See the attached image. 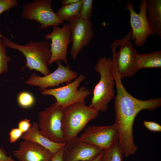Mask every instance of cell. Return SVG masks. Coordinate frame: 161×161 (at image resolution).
<instances>
[{"label":"cell","mask_w":161,"mask_h":161,"mask_svg":"<svg viewBox=\"0 0 161 161\" xmlns=\"http://www.w3.org/2000/svg\"><path fill=\"white\" fill-rule=\"evenodd\" d=\"M31 126L30 120L27 118L20 120L18 124V128L23 134L28 131Z\"/></svg>","instance_id":"484cf974"},{"label":"cell","mask_w":161,"mask_h":161,"mask_svg":"<svg viewBox=\"0 0 161 161\" xmlns=\"http://www.w3.org/2000/svg\"><path fill=\"white\" fill-rule=\"evenodd\" d=\"M79 137L83 142L104 151L111 148L118 142L119 135L114 123L109 126H89Z\"/></svg>","instance_id":"9c48e42d"},{"label":"cell","mask_w":161,"mask_h":161,"mask_svg":"<svg viewBox=\"0 0 161 161\" xmlns=\"http://www.w3.org/2000/svg\"><path fill=\"white\" fill-rule=\"evenodd\" d=\"M72 45L70 50L73 60L76 59L83 47L88 45L94 35L93 24L89 20L78 18L69 22Z\"/></svg>","instance_id":"7c38bea8"},{"label":"cell","mask_w":161,"mask_h":161,"mask_svg":"<svg viewBox=\"0 0 161 161\" xmlns=\"http://www.w3.org/2000/svg\"><path fill=\"white\" fill-rule=\"evenodd\" d=\"M132 32L130 30L126 36L121 40H118L120 47L119 51L116 52V47L111 46L113 53L112 58L115 68L120 78L134 75L139 70L137 66V53L133 47L131 41Z\"/></svg>","instance_id":"8992f818"},{"label":"cell","mask_w":161,"mask_h":161,"mask_svg":"<svg viewBox=\"0 0 161 161\" xmlns=\"http://www.w3.org/2000/svg\"><path fill=\"white\" fill-rule=\"evenodd\" d=\"M143 123L145 127L151 131H161V126L158 123L154 122L147 121H145Z\"/></svg>","instance_id":"4316f807"},{"label":"cell","mask_w":161,"mask_h":161,"mask_svg":"<svg viewBox=\"0 0 161 161\" xmlns=\"http://www.w3.org/2000/svg\"><path fill=\"white\" fill-rule=\"evenodd\" d=\"M6 47L0 38V75L8 71L7 63L11 60L10 58L7 55Z\"/></svg>","instance_id":"7402d4cb"},{"label":"cell","mask_w":161,"mask_h":161,"mask_svg":"<svg viewBox=\"0 0 161 161\" xmlns=\"http://www.w3.org/2000/svg\"><path fill=\"white\" fill-rule=\"evenodd\" d=\"M99 115V112L87 106L85 102L77 103L64 109L62 129L66 142L78 136L89 122Z\"/></svg>","instance_id":"277c9868"},{"label":"cell","mask_w":161,"mask_h":161,"mask_svg":"<svg viewBox=\"0 0 161 161\" xmlns=\"http://www.w3.org/2000/svg\"><path fill=\"white\" fill-rule=\"evenodd\" d=\"M18 4V2L16 0H0V15Z\"/></svg>","instance_id":"cb8c5ba5"},{"label":"cell","mask_w":161,"mask_h":161,"mask_svg":"<svg viewBox=\"0 0 161 161\" xmlns=\"http://www.w3.org/2000/svg\"><path fill=\"white\" fill-rule=\"evenodd\" d=\"M79 0H64L62 1L63 6L75 3Z\"/></svg>","instance_id":"f546056e"},{"label":"cell","mask_w":161,"mask_h":161,"mask_svg":"<svg viewBox=\"0 0 161 161\" xmlns=\"http://www.w3.org/2000/svg\"><path fill=\"white\" fill-rule=\"evenodd\" d=\"M17 101L20 107L24 109H28L33 106L35 99L33 95L30 92L23 91L18 94Z\"/></svg>","instance_id":"44dd1931"},{"label":"cell","mask_w":161,"mask_h":161,"mask_svg":"<svg viewBox=\"0 0 161 161\" xmlns=\"http://www.w3.org/2000/svg\"><path fill=\"white\" fill-rule=\"evenodd\" d=\"M146 17L154 34L161 38V0H146Z\"/></svg>","instance_id":"e0dca14e"},{"label":"cell","mask_w":161,"mask_h":161,"mask_svg":"<svg viewBox=\"0 0 161 161\" xmlns=\"http://www.w3.org/2000/svg\"><path fill=\"white\" fill-rule=\"evenodd\" d=\"M121 78L115 74L117 95L114 97L115 113L114 123L119 133V141L124 156L127 157L135 154L138 147L134 142L133 126L135 119L142 110L153 111L161 106V98L145 100L137 99L129 93L123 86Z\"/></svg>","instance_id":"6da1fadb"},{"label":"cell","mask_w":161,"mask_h":161,"mask_svg":"<svg viewBox=\"0 0 161 161\" xmlns=\"http://www.w3.org/2000/svg\"></svg>","instance_id":"1f68e13d"},{"label":"cell","mask_w":161,"mask_h":161,"mask_svg":"<svg viewBox=\"0 0 161 161\" xmlns=\"http://www.w3.org/2000/svg\"><path fill=\"white\" fill-rule=\"evenodd\" d=\"M146 0H142L140 3L138 13L135 11L134 5L129 1L125 3V9L128 10L130 14V24L132 28V40L135 45L143 46L147 37L154 35L148 24L146 17Z\"/></svg>","instance_id":"30bf717a"},{"label":"cell","mask_w":161,"mask_h":161,"mask_svg":"<svg viewBox=\"0 0 161 161\" xmlns=\"http://www.w3.org/2000/svg\"><path fill=\"white\" fill-rule=\"evenodd\" d=\"M93 8V0H83L79 18L84 20H89L92 16Z\"/></svg>","instance_id":"603a6c76"},{"label":"cell","mask_w":161,"mask_h":161,"mask_svg":"<svg viewBox=\"0 0 161 161\" xmlns=\"http://www.w3.org/2000/svg\"><path fill=\"white\" fill-rule=\"evenodd\" d=\"M64 109L55 102L38 113V125L44 137L58 143H66L62 129Z\"/></svg>","instance_id":"5b68a950"},{"label":"cell","mask_w":161,"mask_h":161,"mask_svg":"<svg viewBox=\"0 0 161 161\" xmlns=\"http://www.w3.org/2000/svg\"><path fill=\"white\" fill-rule=\"evenodd\" d=\"M13 154L19 161H50L54 155L46 148L27 140L21 142Z\"/></svg>","instance_id":"9a60e30c"},{"label":"cell","mask_w":161,"mask_h":161,"mask_svg":"<svg viewBox=\"0 0 161 161\" xmlns=\"http://www.w3.org/2000/svg\"><path fill=\"white\" fill-rule=\"evenodd\" d=\"M64 147L55 154L50 161H64L63 153Z\"/></svg>","instance_id":"f1b7e54d"},{"label":"cell","mask_w":161,"mask_h":161,"mask_svg":"<svg viewBox=\"0 0 161 161\" xmlns=\"http://www.w3.org/2000/svg\"><path fill=\"white\" fill-rule=\"evenodd\" d=\"M11 155L8 156L7 152L2 147H0V161H15Z\"/></svg>","instance_id":"83f0119b"},{"label":"cell","mask_w":161,"mask_h":161,"mask_svg":"<svg viewBox=\"0 0 161 161\" xmlns=\"http://www.w3.org/2000/svg\"><path fill=\"white\" fill-rule=\"evenodd\" d=\"M52 0H34L22 6L21 17L34 20L39 23V28H46L50 26H58L63 23L53 10Z\"/></svg>","instance_id":"ba28073f"},{"label":"cell","mask_w":161,"mask_h":161,"mask_svg":"<svg viewBox=\"0 0 161 161\" xmlns=\"http://www.w3.org/2000/svg\"><path fill=\"white\" fill-rule=\"evenodd\" d=\"M137 66L138 70L142 68L161 67V51L147 54H137Z\"/></svg>","instance_id":"ac0fdd59"},{"label":"cell","mask_w":161,"mask_h":161,"mask_svg":"<svg viewBox=\"0 0 161 161\" xmlns=\"http://www.w3.org/2000/svg\"><path fill=\"white\" fill-rule=\"evenodd\" d=\"M6 47L17 50L25 57V67L30 70H35L44 75L51 72L48 67L51 57L49 44L46 41H30L25 45L17 44L3 36L1 38Z\"/></svg>","instance_id":"3957f363"},{"label":"cell","mask_w":161,"mask_h":161,"mask_svg":"<svg viewBox=\"0 0 161 161\" xmlns=\"http://www.w3.org/2000/svg\"><path fill=\"white\" fill-rule=\"evenodd\" d=\"M95 69L99 74L100 78L94 89L89 106L99 112H105L108 109L109 103L114 97L115 73L112 58L100 57Z\"/></svg>","instance_id":"7a4b0ae2"},{"label":"cell","mask_w":161,"mask_h":161,"mask_svg":"<svg viewBox=\"0 0 161 161\" xmlns=\"http://www.w3.org/2000/svg\"><path fill=\"white\" fill-rule=\"evenodd\" d=\"M86 78L84 75L80 74L73 82L66 86L55 88L46 89L41 92L44 96L54 97L56 103L64 109L74 103L85 102V100L90 95L92 91L85 86L78 87Z\"/></svg>","instance_id":"52a82bcc"},{"label":"cell","mask_w":161,"mask_h":161,"mask_svg":"<svg viewBox=\"0 0 161 161\" xmlns=\"http://www.w3.org/2000/svg\"><path fill=\"white\" fill-rule=\"evenodd\" d=\"M103 151L83 142L77 136L67 142L64 150V161H89L95 158Z\"/></svg>","instance_id":"5bb4252c"},{"label":"cell","mask_w":161,"mask_h":161,"mask_svg":"<svg viewBox=\"0 0 161 161\" xmlns=\"http://www.w3.org/2000/svg\"><path fill=\"white\" fill-rule=\"evenodd\" d=\"M46 40H51L49 44L51 57L49 65L55 61H62L65 64L68 63L67 58V47L70 42V32L69 24H64L61 27L53 26L52 31L44 36Z\"/></svg>","instance_id":"4fadbf2b"},{"label":"cell","mask_w":161,"mask_h":161,"mask_svg":"<svg viewBox=\"0 0 161 161\" xmlns=\"http://www.w3.org/2000/svg\"><path fill=\"white\" fill-rule=\"evenodd\" d=\"M102 152L103 151L94 159L88 161H100L102 156Z\"/></svg>","instance_id":"4dcf8cb0"},{"label":"cell","mask_w":161,"mask_h":161,"mask_svg":"<svg viewBox=\"0 0 161 161\" xmlns=\"http://www.w3.org/2000/svg\"><path fill=\"white\" fill-rule=\"evenodd\" d=\"M21 138L36 143L46 148L54 155L60 149L64 147L66 143H58L49 140L41 133L38 123L33 122L29 130L24 134Z\"/></svg>","instance_id":"2e32d148"},{"label":"cell","mask_w":161,"mask_h":161,"mask_svg":"<svg viewBox=\"0 0 161 161\" xmlns=\"http://www.w3.org/2000/svg\"><path fill=\"white\" fill-rule=\"evenodd\" d=\"M83 0H79L77 2L69 5L62 6L56 13L59 18L64 22H69L79 18Z\"/></svg>","instance_id":"d6986e66"},{"label":"cell","mask_w":161,"mask_h":161,"mask_svg":"<svg viewBox=\"0 0 161 161\" xmlns=\"http://www.w3.org/2000/svg\"><path fill=\"white\" fill-rule=\"evenodd\" d=\"M123 150L118 142L111 148L103 151L100 161H123Z\"/></svg>","instance_id":"ffe728a7"},{"label":"cell","mask_w":161,"mask_h":161,"mask_svg":"<svg viewBox=\"0 0 161 161\" xmlns=\"http://www.w3.org/2000/svg\"><path fill=\"white\" fill-rule=\"evenodd\" d=\"M23 134V133L18 128L12 129L9 133L10 143H15L21 137Z\"/></svg>","instance_id":"d4e9b609"},{"label":"cell","mask_w":161,"mask_h":161,"mask_svg":"<svg viewBox=\"0 0 161 161\" xmlns=\"http://www.w3.org/2000/svg\"><path fill=\"white\" fill-rule=\"evenodd\" d=\"M56 62L58 67L53 72L43 76H39L33 73L25 83L37 86L42 91L48 87H57L64 83H69L78 76L77 73L71 70L69 65L64 66L60 61Z\"/></svg>","instance_id":"8fae6325"}]
</instances>
